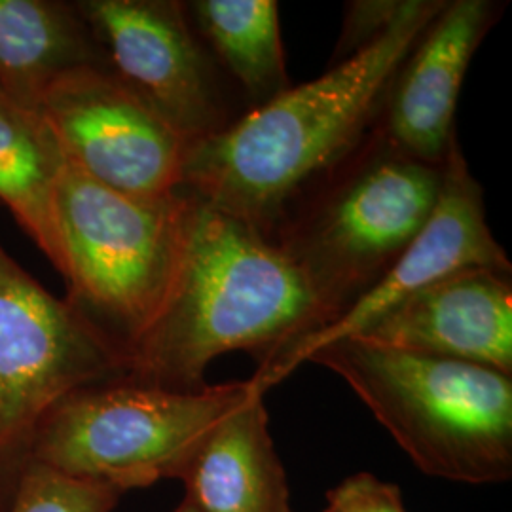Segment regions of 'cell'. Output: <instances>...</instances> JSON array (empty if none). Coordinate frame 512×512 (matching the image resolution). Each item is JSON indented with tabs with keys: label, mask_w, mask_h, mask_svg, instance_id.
Returning <instances> with one entry per match:
<instances>
[{
	"label": "cell",
	"mask_w": 512,
	"mask_h": 512,
	"mask_svg": "<svg viewBox=\"0 0 512 512\" xmlns=\"http://www.w3.org/2000/svg\"><path fill=\"white\" fill-rule=\"evenodd\" d=\"M348 382L425 475L492 484L512 476V376L346 336L311 351Z\"/></svg>",
	"instance_id": "obj_4"
},
{
	"label": "cell",
	"mask_w": 512,
	"mask_h": 512,
	"mask_svg": "<svg viewBox=\"0 0 512 512\" xmlns=\"http://www.w3.org/2000/svg\"><path fill=\"white\" fill-rule=\"evenodd\" d=\"M442 181L444 164L420 162L372 128L285 211L268 239L302 275L323 329L393 268L435 211Z\"/></svg>",
	"instance_id": "obj_3"
},
{
	"label": "cell",
	"mask_w": 512,
	"mask_h": 512,
	"mask_svg": "<svg viewBox=\"0 0 512 512\" xmlns=\"http://www.w3.org/2000/svg\"><path fill=\"white\" fill-rule=\"evenodd\" d=\"M192 27L217 63L238 86L247 110L291 88L274 0L184 2Z\"/></svg>",
	"instance_id": "obj_16"
},
{
	"label": "cell",
	"mask_w": 512,
	"mask_h": 512,
	"mask_svg": "<svg viewBox=\"0 0 512 512\" xmlns=\"http://www.w3.org/2000/svg\"><path fill=\"white\" fill-rule=\"evenodd\" d=\"M122 492L61 475L27 459L8 512H112Z\"/></svg>",
	"instance_id": "obj_17"
},
{
	"label": "cell",
	"mask_w": 512,
	"mask_h": 512,
	"mask_svg": "<svg viewBox=\"0 0 512 512\" xmlns=\"http://www.w3.org/2000/svg\"><path fill=\"white\" fill-rule=\"evenodd\" d=\"M23 465L25 463H14V461L0 459V512H8L10 505H12L19 473H21Z\"/></svg>",
	"instance_id": "obj_20"
},
{
	"label": "cell",
	"mask_w": 512,
	"mask_h": 512,
	"mask_svg": "<svg viewBox=\"0 0 512 512\" xmlns=\"http://www.w3.org/2000/svg\"><path fill=\"white\" fill-rule=\"evenodd\" d=\"M355 336L512 376V272L467 268L446 275Z\"/></svg>",
	"instance_id": "obj_12"
},
{
	"label": "cell",
	"mask_w": 512,
	"mask_h": 512,
	"mask_svg": "<svg viewBox=\"0 0 512 512\" xmlns=\"http://www.w3.org/2000/svg\"><path fill=\"white\" fill-rule=\"evenodd\" d=\"M126 376V361L65 298L0 245V459L25 463L40 420L76 389Z\"/></svg>",
	"instance_id": "obj_7"
},
{
	"label": "cell",
	"mask_w": 512,
	"mask_h": 512,
	"mask_svg": "<svg viewBox=\"0 0 512 512\" xmlns=\"http://www.w3.org/2000/svg\"><path fill=\"white\" fill-rule=\"evenodd\" d=\"M184 209L183 192L167 198L129 196L95 183L63 162L57 226L67 300L124 361L164 298Z\"/></svg>",
	"instance_id": "obj_6"
},
{
	"label": "cell",
	"mask_w": 512,
	"mask_h": 512,
	"mask_svg": "<svg viewBox=\"0 0 512 512\" xmlns=\"http://www.w3.org/2000/svg\"><path fill=\"white\" fill-rule=\"evenodd\" d=\"M80 65H105L74 4L0 0V92L27 107L54 80Z\"/></svg>",
	"instance_id": "obj_14"
},
{
	"label": "cell",
	"mask_w": 512,
	"mask_h": 512,
	"mask_svg": "<svg viewBox=\"0 0 512 512\" xmlns=\"http://www.w3.org/2000/svg\"><path fill=\"white\" fill-rule=\"evenodd\" d=\"M406 0H355L346 4V19L330 65L372 44L403 14Z\"/></svg>",
	"instance_id": "obj_18"
},
{
	"label": "cell",
	"mask_w": 512,
	"mask_h": 512,
	"mask_svg": "<svg viewBox=\"0 0 512 512\" xmlns=\"http://www.w3.org/2000/svg\"><path fill=\"white\" fill-rule=\"evenodd\" d=\"M63 152L35 107L0 92V202L63 275L57 186Z\"/></svg>",
	"instance_id": "obj_15"
},
{
	"label": "cell",
	"mask_w": 512,
	"mask_h": 512,
	"mask_svg": "<svg viewBox=\"0 0 512 512\" xmlns=\"http://www.w3.org/2000/svg\"><path fill=\"white\" fill-rule=\"evenodd\" d=\"M173 512H200L198 511V509H196V507H194V505H192V503H190V501H188V499H183V503H181V505H179V507H177V509H175V511Z\"/></svg>",
	"instance_id": "obj_21"
},
{
	"label": "cell",
	"mask_w": 512,
	"mask_h": 512,
	"mask_svg": "<svg viewBox=\"0 0 512 512\" xmlns=\"http://www.w3.org/2000/svg\"><path fill=\"white\" fill-rule=\"evenodd\" d=\"M325 512H336V511H332V509H330V507H327V511Z\"/></svg>",
	"instance_id": "obj_22"
},
{
	"label": "cell",
	"mask_w": 512,
	"mask_h": 512,
	"mask_svg": "<svg viewBox=\"0 0 512 512\" xmlns=\"http://www.w3.org/2000/svg\"><path fill=\"white\" fill-rule=\"evenodd\" d=\"M329 507L336 512H406L401 490L368 473L349 476L330 490Z\"/></svg>",
	"instance_id": "obj_19"
},
{
	"label": "cell",
	"mask_w": 512,
	"mask_h": 512,
	"mask_svg": "<svg viewBox=\"0 0 512 512\" xmlns=\"http://www.w3.org/2000/svg\"><path fill=\"white\" fill-rule=\"evenodd\" d=\"M74 8L110 73L188 143L238 118L184 2L82 0Z\"/></svg>",
	"instance_id": "obj_8"
},
{
	"label": "cell",
	"mask_w": 512,
	"mask_h": 512,
	"mask_svg": "<svg viewBox=\"0 0 512 512\" xmlns=\"http://www.w3.org/2000/svg\"><path fill=\"white\" fill-rule=\"evenodd\" d=\"M467 268L512 272L511 260L495 241L486 219L482 186L473 177L458 141L444 162V181L435 211L382 281L336 323L311 334L274 365L256 372L253 382L266 391L306 363L311 351L363 332L410 294Z\"/></svg>",
	"instance_id": "obj_10"
},
{
	"label": "cell",
	"mask_w": 512,
	"mask_h": 512,
	"mask_svg": "<svg viewBox=\"0 0 512 512\" xmlns=\"http://www.w3.org/2000/svg\"><path fill=\"white\" fill-rule=\"evenodd\" d=\"M255 387L247 380L177 391L128 376L86 385L40 420L27 459L122 494L177 480L207 433Z\"/></svg>",
	"instance_id": "obj_5"
},
{
	"label": "cell",
	"mask_w": 512,
	"mask_h": 512,
	"mask_svg": "<svg viewBox=\"0 0 512 512\" xmlns=\"http://www.w3.org/2000/svg\"><path fill=\"white\" fill-rule=\"evenodd\" d=\"M184 196L173 272L154 319L129 349L126 376L194 391L207 385L205 370L220 355L249 351L260 372L323 329V317L270 239Z\"/></svg>",
	"instance_id": "obj_2"
},
{
	"label": "cell",
	"mask_w": 512,
	"mask_h": 512,
	"mask_svg": "<svg viewBox=\"0 0 512 512\" xmlns=\"http://www.w3.org/2000/svg\"><path fill=\"white\" fill-rule=\"evenodd\" d=\"M35 109L65 160L129 196L181 192L188 141L103 65H80L38 95Z\"/></svg>",
	"instance_id": "obj_9"
},
{
	"label": "cell",
	"mask_w": 512,
	"mask_h": 512,
	"mask_svg": "<svg viewBox=\"0 0 512 512\" xmlns=\"http://www.w3.org/2000/svg\"><path fill=\"white\" fill-rule=\"evenodd\" d=\"M505 10L497 0H446L393 76L374 129L412 158L444 164L458 143L465 74Z\"/></svg>",
	"instance_id": "obj_11"
},
{
	"label": "cell",
	"mask_w": 512,
	"mask_h": 512,
	"mask_svg": "<svg viewBox=\"0 0 512 512\" xmlns=\"http://www.w3.org/2000/svg\"><path fill=\"white\" fill-rule=\"evenodd\" d=\"M446 0H406L382 37L188 143L181 192L270 238L294 200L374 128L404 57Z\"/></svg>",
	"instance_id": "obj_1"
},
{
	"label": "cell",
	"mask_w": 512,
	"mask_h": 512,
	"mask_svg": "<svg viewBox=\"0 0 512 512\" xmlns=\"http://www.w3.org/2000/svg\"><path fill=\"white\" fill-rule=\"evenodd\" d=\"M177 480L200 512H293L258 385L207 433Z\"/></svg>",
	"instance_id": "obj_13"
}]
</instances>
